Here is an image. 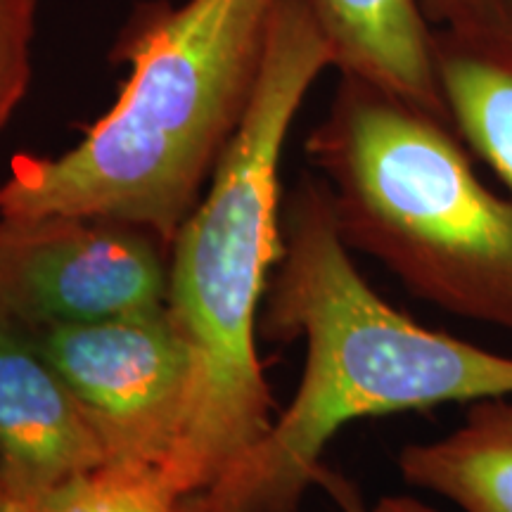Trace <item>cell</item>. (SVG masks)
<instances>
[{
    "label": "cell",
    "mask_w": 512,
    "mask_h": 512,
    "mask_svg": "<svg viewBox=\"0 0 512 512\" xmlns=\"http://www.w3.org/2000/svg\"><path fill=\"white\" fill-rule=\"evenodd\" d=\"M27 335L79 399L107 463L164 470L190 392V351L169 306Z\"/></svg>",
    "instance_id": "8992f818"
},
{
    "label": "cell",
    "mask_w": 512,
    "mask_h": 512,
    "mask_svg": "<svg viewBox=\"0 0 512 512\" xmlns=\"http://www.w3.org/2000/svg\"><path fill=\"white\" fill-rule=\"evenodd\" d=\"M178 501L159 467L105 463L24 505L31 512H176Z\"/></svg>",
    "instance_id": "8fae6325"
},
{
    "label": "cell",
    "mask_w": 512,
    "mask_h": 512,
    "mask_svg": "<svg viewBox=\"0 0 512 512\" xmlns=\"http://www.w3.org/2000/svg\"><path fill=\"white\" fill-rule=\"evenodd\" d=\"M432 31L512 29V0H415Z\"/></svg>",
    "instance_id": "4fadbf2b"
},
{
    "label": "cell",
    "mask_w": 512,
    "mask_h": 512,
    "mask_svg": "<svg viewBox=\"0 0 512 512\" xmlns=\"http://www.w3.org/2000/svg\"><path fill=\"white\" fill-rule=\"evenodd\" d=\"M176 512H195V510H192V505L185 501V498H181V501H178V505H176Z\"/></svg>",
    "instance_id": "ac0fdd59"
},
{
    "label": "cell",
    "mask_w": 512,
    "mask_h": 512,
    "mask_svg": "<svg viewBox=\"0 0 512 512\" xmlns=\"http://www.w3.org/2000/svg\"><path fill=\"white\" fill-rule=\"evenodd\" d=\"M448 121L512 197V29L432 31Z\"/></svg>",
    "instance_id": "9c48e42d"
},
{
    "label": "cell",
    "mask_w": 512,
    "mask_h": 512,
    "mask_svg": "<svg viewBox=\"0 0 512 512\" xmlns=\"http://www.w3.org/2000/svg\"><path fill=\"white\" fill-rule=\"evenodd\" d=\"M316 484L323 486V489L328 491L330 498L339 505V510L342 512H368L366 503H363L361 494H358L356 484H351L347 477L328 470L325 465L318 470Z\"/></svg>",
    "instance_id": "5bb4252c"
},
{
    "label": "cell",
    "mask_w": 512,
    "mask_h": 512,
    "mask_svg": "<svg viewBox=\"0 0 512 512\" xmlns=\"http://www.w3.org/2000/svg\"><path fill=\"white\" fill-rule=\"evenodd\" d=\"M283 0L145 3L114 60L117 102L62 155H17L0 219L79 216L147 228L171 247L252 105Z\"/></svg>",
    "instance_id": "3957f363"
},
{
    "label": "cell",
    "mask_w": 512,
    "mask_h": 512,
    "mask_svg": "<svg viewBox=\"0 0 512 512\" xmlns=\"http://www.w3.org/2000/svg\"><path fill=\"white\" fill-rule=\"evenodd\" d=\"M306 155L351 252L439 311L512 332V197L479 178L451 124L339 74Z\"/></svg>",
    "instance_id": "277c9868"
},
{
    "label": "cell",
    "mask_w": 512,
    "mask_h": 512,
    "mask_svg": "<svg viewBox=\"0 0 512 512\" xmlns=\"http://www.w3.org/2000/svg\"><path fill=\"white\" fill-rule=\"evenodd\" d=\"M38 0H0V131L34 79Z\"/></svg>",
    "instance_id": "7c38bea8"
},
{
    "label": "cell",
    "mask_w": 512,
    "mask_h": 512,
    "mask_svg": "<svg viewBox=\"0 0 512 512\" xmlns=\"http://www.w3.org/2000/svg\"><path fill=\"white\" fill-rule=\"evenodd\" d=\"M105 463L72 389L34 339L0 316V472L10 501L31 503Z\"/></svg>",
    "instance_id": "52a82bcc"
},
{
    "label": "cell",
    "mask_w": 512,
    "mask_h": 512,
    "mask_svg": "<svg viewBox=\"0 0 512 512\" xmlns=\"http://www.w3.org/2000/svg\"><path fill=\"white\" fill-rule=\"evenodd\" d=\"M396 465L460 512H512V394L467 403L456 430L403 446Z\"/></svg>",
    "instance_id": "30bf717a"
},
{
    "label": "cell",
    "mask_w": 512,
    "mask_h": 512,
    "mask_svg": "<svg viewBox=\"0 0 512 512\" xmlns=\"http://www.w3.org/2000/svg\"><path fill=\"white\" fill-rule=\"evenodd\" d=\"M373 512H437V510L408 496H387L375 505Z\"/></svg>",
    "instance_id": "9a60e30c"
},
{
    "label": "cell",
    "mask_w": 512,
    "mask_h": 512,
    "mask_svg": "<svg viewBox=\"0 0 512 512\" xmlns=\"http://www.w3.org/2000/svg\"><path fill=\"white\" fill-rule=\"evenodd\" d=\"M5 512H31V510H29L24 503L10 501V498H8V505H5Z\"/></svg>",
    "instance_id": "2e32d148"
},
{
    "label": "cell",
    "mask_w": 512,
    "mask_h": 512,
    "mask_svg": "<svg viewBox=\"0 0 512 512\" xmlns=\"http://www.w3.org/2000/svg\"><path fill=\"white\" fill-rule=\"evenodd\" d=\"M5 505H8V491H5L3 472H0V512H5Z\"/></svg>",
    "instance_id": "e0dca14e"
},
{
    "label": "cell",
    "mask_w": 512,
    "mask_h": 512,
    "mask_svg": "<svg viewBox=\"0 0 512 512\" xmlns=\"http://www.w3.org/2000/svg\"><path fill=\"white\" fill-rule=\"evenodd\" d=\"M328 69L335 53L313 0H283L252 105L171 242L166 306L190 351V392L162 472L181 498L214 486L273 425L256 328L283 256L280 162L294 117Z\"/></svg>",
    "instance_id": "7a4b0ae2"
},
{
    "label": "cell",
    "mask_w": 512,
    "mask_h": 512,
    "mask_svg": "<svg viewBox=\"0 0 512 512\" xmlns=\"http://www.w3.org/2000/svg\"><path fill=\"white\" fill-rule=\"evenodd\" d=\"M313 5L339 74L375 83L451 124L434 69L432 29L415 0H313Z\"/></svg>",
    "instance_id": "ba28073f"
},
{
    "label": "cell",
    "mask_w": 512,
    "mask_h": 512,
    "mask_svg": "<svg viewBox=\"0 0 512 512\" xmlns=\"http://www.w3.org/2000/svg\"><path fill=\"white\" fill-rule=\"evenodd\" d=\"M261 335L306 342L297 394L195 512H299L325 448L363 418L512 394V356L408 318L358 273L323 178H304L283 219Z\"/></svg>",
    "instance_id": "6da1fadb"
},
{
    "label": "cell",
    "mask_w": 512,
    "mask_h": 512,
    "mask_svg": "<svg viewBox=\"0 0 512 512\" xmlns=\"http://www.w3.org/2000/svg\"><path fill=\"white\" fill-rule=\"evenodd\" d=\"M164 247L121 221L0 219V316L43 332L159 309L169 297Z\"/></svg>",
    "instance_id": "5b68a950"
}]
</instances>
